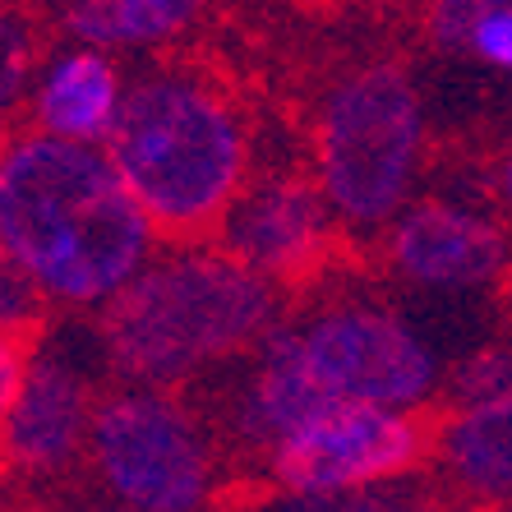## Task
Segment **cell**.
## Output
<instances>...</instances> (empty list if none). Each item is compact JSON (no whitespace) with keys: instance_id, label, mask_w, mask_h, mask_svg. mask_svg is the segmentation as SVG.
Returning <instances> with one entry per match:
<instances>
[{"instance_id":"cell-7","label":"cell","mask_w":512,"mask_h":512,"mask_svg":"<svg viewBox=\"0 0 512 512\" xmlns=\"http://www.w3.org/2000/svg\"><path fill=\"white\" fill-rule=\"evenodd\" d=\"M434 453V425L411 406H323L263 453L282 489H379Z\"/></svg>"},{"instance_id":"cell-23","label":"cell","mask_w":512,"mask_h":512,"mask_svg":"<svg viewBox=\"0 0 512 512\" xmlns=\"http://www.w3.org/2000/svg\"><path fill=\"white\" fill-rule=\"evenodd\" d=\"M485 512H512V499L508 503H485Z\"/></svg>"},{"instance_id":"cell-13","label":"cell","mask_w":512,"mask_h":512,"mask_svg":"<svg viewBox=\"0 0 512 512\" xmlns=\"http://www.w3.org/2000/svg\"><path fill=\"white\" fill-rule=\"evenodd\" d=\"M213 0H60V24L74 42L120 51H162L203 24Z\"/></svg>"},{"instance_id":"cell-24","label":"cell","mask_w":512,"mask_h":512,"mask_svg":"<svg viewBox=\"0 0 512 512\" xmlns=\"http://www.w3.org/2000/svg\"><path fill=\"white\" fill-rule=\"evenodd\" d=\"M0 153H5V134H0Z\"/></svg>"},{"instance_id":"cell-20","label":"cell","mask_w":512,"mask_h":512,"mask_svg":"<svg viewBox=\"0 0 512 512\" xmlns=\"http://www.w3.org/2000/svg\"><path fill=\"white\" fill-rule=\"evenodd\" d=\"M494 194H499L503 208H512V153L503 157L499 167H494Z\"/></svg>"},{"instance_id":"cell-6","label":"cell","mask_w":512,"mask_h":512,"mask_svg":"<svg viewBox=\"0 0 512 512\" xmlns=\"http://www.w3.org/2000/svg\"><path fill=\"white\" fill-rule=\"evenodd\" d=\"M88 471L111 503L134 512H208L217 499V443L176 388L120 383L97 397Z\"/></svg>"},{"instance_id":"cell-22","label":"cell","mask_w":512,"mask_h":512,"mask_svg":"<svg viewBox=\"0 0 512 512\" xmlns=\"http://www.w3.org/2000/svg\"><path fill=\"white\" fill-rule=\"evenodd\" d=\"M388 512H439V508H425V503H393Z\"/></svg>"},{"instance_id":"cell-10","label":"cell","mask_w":512,"mask_h":512,"mask_svg":"<svg viewBox=\"0 0 512 512\" xmlns=\"http://www.w3.org/2000/svg\"><path fill=\"white\" fill-rule=\"evenodd\" d=\"M383 263L416 291H485L508 268V240L457 199H411L383 227Z\"/></svg>"},{"instance_id":"cell-11","label":"cell","mask_w":512,"mask_h":512,"mask_svg":"<svg viewBox=\"0 0 512 512\" xmlns=\"http://www.w3.org/2000/svg\"><path fill=\"white\" fill-rule=\"evenodd\" d=\"M125 97H130V84L111 51L88 47V42L65 47L33 74V88H28L33 130L107 148L120 111H125Z\"/></svg>"},{"instance_id":"cell-15","label":"cell","mask_w":512,"mask_h":512,"mask_svg":"<svg viewBox=\"0 0 512 512\" xmlns=\"http://www.w3.org/2000/svg\"><path fill=\"white\" fill-rule=\"evenodd\" d=\"M448 402L453 406H476L494 402V397L512 393V346H480L471 356H462L448 374Z\"/></svg>"},{"instance_id":"cell-8","label":"cell","mask_w":512,"mask_h":512,"mask_svg":"<svg viewBox=\"0 0 512 512\" xmlns=\"http://www.w3.org/2000/svg\"><path fill=\"white\" fill-rule=\"evenodd\" d=\"M337 231L342 222L323 199L319 180L305 171H268L254 176L227 208L217 245L273 286H305L323 277L337 250Z\"/></svg>"},{"instance_id":"cell-16","label":"cell","mask_w":512,"mask_h":512,"mask_svg":"<svg viewBox=\"0 0 512 512\" xmlns=\"http://www.w3.org/2000/svg\"><path fill=\"white\" fill-rule=\"evenodd\" d=\"M383 489H282L273 485L245 512H388Z\"/></svg>"},{"instance_id":"cell-4","label":"cell","mask_w":512,"mask_h":512,"mask_svg":"<svg viewBox=\"0 0 512 512\" xmlns=\"http://www.w3.org/2000/svg\"><path fill=\"white\" fill-rule=\"evenodd\" d=\"M107 157L162 240L217 236L254 180V139L240 102L194 65H157L125 97Z\"/></svg>"},{"instance_id":"cell-5","label":"cell","mask_w":512,"mask_h":512,"mask_svg":"<svg viewBox=\"0 0 512 512\" xmlns=\"http://www.w3.org/2000/svg\"><path fill=\"white\" fill-rule=\"evenodd\" d=\"M420 162L425 107L406 65L370 60L323 93L314 111L310 176L333 203L342 231L383 236L416 194Z\"/></svg>"},{"instance_id":"cell-12","label":"cell","mask_w":512,"mask_h":512,"mask_svg":"<svg viewBox=\"0 0 512 512\" xmlns=\"http://www.w3.org/2000/svg\"><path fill=\"white\" fill-rule=\"evenodd\" d=\"M434 457L443 476L480 503L512 499V393L476 406H453L434 425Z\"/></svg>"},{"instance_id":"cell-14","label":"cell","mask_w":512,"mask_h":512,"mask_svg":"<svg viewBox=\"0 0 512 512\" xmlns=\"http://www.w3.org/2000/svg\"><path fill=\"white\" fill-rule=\"evenodd\" d=\"M425 33L448 56L512 74V0H429Z\"/></svg>"},{"instance_id":"cell-18","label":"cell","mask_w":512,"mask_h":512,"mask_svg":"<svg viewBox=\"0 0 512 512\" xmlns=\"http://www.w3.org/2000/svg\"><path fill=\"white\" fill-rule=\"evenodd\" d=\"M42 305H47V296L24 273V263L0 245V328L28 337L37 328V319H42Z\"/></svg>"},{"instance_id":"cell-19","label":"cell","mask_w":512,"mask_h":512,"mask_svg":"<svg viewBox=\"0 0 512 512\" xmlns=\"http://www.w3.org/2000/svg\"><path fill=\"white\" fill-rule=\"evenodd\" d=\"M24 360H28V337L5 333V328H0V425H5V411H10V402H14V388H19Z\"/></svg>"},{"instance_id":"cell-2","label":"cell","mask_w":512,"mask_h":512,"mask_svg":"<svg viewBox=\"0 0 512 512\" xmlns=\"http://www.w3.org/2000/svg\"><path fill=\"white\" fill-rule=\"evenodd\" d=\"M443 370L416 323L383 300L346 296L277 319L245 356L227 402V434L245 453H268L291 425L323 406H411L425 411Z\"/></svg>"},{"instance_id":"cell-17","label":"cell","mask_w":512,"mask_h":512,"mask_svg":"<svg viewBox=\"0 0 512 512\" xmlns=\"http://www.w3.org/2000/svg\"><path fill=\"white\" fill-rule=\"evenodd\" d=\"M33 65H37V42L33 28L14 10H0V116L14 111L33 88Z\"/></svg>"},{"instance_id":"cell-1","label":"cell","mask_w":512,"mask_h":512,"mask_svg":"<svg viewBox=\"0 0 512 512\" xmlns=\"http://www.w3.org/2000/svg\"><path fill=\"white\" fill-rule=\"evenodd\" d=\"M157 227L102 143L28 130L0 153V245L47 305L107 310L157 254Z\"/></svg>"},{"instance_id":"cell-9","label":"cell","mask_w":512,"mask_h":512,"mask_svg":"<svg viewBox=\"0 0 512 512\" xmlns=\"http://www.w3.org/2000/svg\"><path fill=\"white\" fill-rule=\"evenodd\" d=\"M97 397L93 374L70 346L47 342L28 351L0 425V457L24 476H65L88 457Z\"/></svg>"},{"instance_id":"cell-21","label":"cell","mask_w":512,"mask_h":512,"mask_svg":"<svg viewBox=\"0 0 512 512\" xmlns=\"http://www.w3.org/2000/svg\"><path fill=\"white\" fill-rule=\"evenodd\" d=\"M74 512H134V508H120V503H88V508H74Z\"/></svg>"},{"instance_id":"cell-3","label":"cell","mask_w":512,"mask_h":512,"mask_svg":"<svg viewBox=\"0 0 512 512\" xmlns=\"http://www.w3.org/2000/svg\"><path fill=\"white\" fill-rule=\"evenodd\" d=\"M268 277L208 240L157 250L107 310H97V351L120 383L180 388L245 360L277 328L282 305Z\"/></svg>"}]
</instances>
